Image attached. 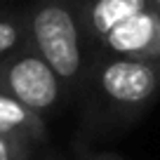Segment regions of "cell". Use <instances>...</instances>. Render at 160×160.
I'll return each mask as SVG.
<instances>
[{"label": "cell", "mask_w": 160, "mask_h": 160, "mask_svg": "<svg viewBox=\"0 0 160 160\" xmlns=\"http://www.w3.org/2000/svg\"><path fill=\"white\" fill-rule=\"evenodd\" d=\"M80 139H108L130 130L160 99V61L90 54L75 92Z\"/></svg>", "instance_id": "obj_1"}, {"label": "cell", "mask_w": 160, "mask_h": 160, "mask_svg": "<svg viewBox=\"0 0 160 160\" xmlns=\"http://www.w3.org/2000/svg\"><path fill=\"white\" fill-rule=\"evenodd\" d=\"M90 54L160 61V10L153 0H80Z\"/></svg>", "instance_id": "obj_2"}, {"label": "cell", "mask_w": 160, "mask_h": 160, "mask_svg": "<svg viewBox=\"0 0 160 160\" xmlns=\"http://www.w3.org/2000/svg\"><path fill=\"white\" fill-rule=\"evenodd\" d=\"M26 17L28 40L57 71L71 99H75L90 61L80 0H33L26 7Z\"/></svg>", "instance_id": "obj_3"}, {"label": "cell", "mask_w": 160, "mask_h": 160, "mask_svg": "<svg viewBox=\"0 0 160 160\" xmlns=\"http://www.w3.org/2000/svg\"><path fill=\"white\" fill-rule=\"evenodd\" d=\"M0 92L21 101L40 118H52L66 99V85L28 38L0 59Z\"/></svg>", "instance_id": "obj_4"}, {"label": "cell", "mask_w": 160, "mask_h": 160, "mask_svg": "<svg viewBox=\"0 0 160 160\" xmlns=\"http://www.w3.org/2000/svg\"><path fill=\"white\" fill-rule=\"evenodd\" d=\"M0 134L24 137L40 146L47 141V120L26 108L21 101L0 92Z\"/></svg>", "instance_id": "obj_5"}, {"label": "cell", "mask_w": 160, "mask_h": 160, "mask_svg": "<svg viewBox=\"0 0 160 160\" xmlns=\"http://www.w3.org/2000/svg\"><path fill=\"white\" fill-rule=\"evenodd\" d=\"M28 38V17L26 7L0 5V59L14 52Z\"/></svg>", "instance_id": "obj_6"}, {"label": "cell", "mask_w": 160, "mask_h": 160, "mask_svg": "<svg viewBox=\"0 0 160 160\" xmlns=\"http://www.w3.org/2000/svg\"><path fill=\"white\" fill-rule=\"evenodd\" d=\"M38 144L14 134H0V160H33Z\"/></svg>", "instance_id": "obj_7"}, {"label": "cell", "mask_w": 160, "mask_h": 160, "mask_svg": "<svg viewBox=\"0 0 160 160\" xmlns=\"http://www.w3.org/2000/svg\"><path fill=\"white\" fill-rule=\"evenodd\" d=\"M73 158H75V160H125V158H120L118 153H113V151L94 148L90 141H82V139L75 141V146H73Z\"/></svg>", "instance_id": "obj_8"}, {"label": "cell", "mask_w": 160, "mask_h": 160, "mask_svg": "<svg viewBox=\"0 0 160 160\" xmlns=\"http://www.w3.org/2000/svg\"><path fill=\"white\" fill-rule=\"evenodd\" d=\"M40 160H64V158H59V155H45V158H40Z\"/></svg>", "instance_id": "obj_9"}, {"label": "cell", "mask_w": 160, "mask_h": 160, "mask_svg": "<svg viewBox=\"0 0 160 160\" xmlns=\"http://www.w3.org/2000/svg\"><path fill=\"white\" fill-rule=\"evenodd\" d=\"M153 2H155V7H158V10H160V0H153Z\"/></svg>", "instance_id": "obj_10"}, {"label": "cell", "mask_w": 160, "mask_h": 160, "mask_svg": "<svg viewBox=\"0 0 160 160\" xmlns=\"http://www.w3.org/2000/svg\"><path fill=\"white\" fill-rule=\"evenodd\" d=\"M0 2H7V0H0Z\"/></svg>", "instance_id": "obj_11"}, {"label": "cell", "mask_w": 160, "mask_h": 160, "mask_svg": "<svg viewBox=\"0 0 160 160\" xmlns=\"http://www.w3.org/2000/svg\"><path fill=\"white\" fill-rule=\"evenodd\" d=\"M0 5H2V2H0Z\"/></svg>", "instance_id": "obj_12"}]
</instances>
